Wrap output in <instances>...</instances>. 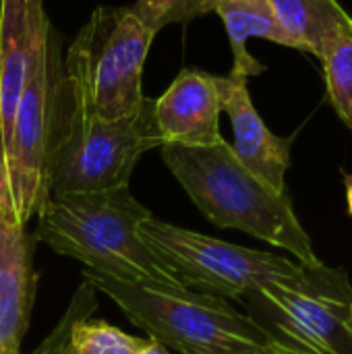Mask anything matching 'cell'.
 I'll use <instances>...</instances> for the list:
<instances>
[{
    "label": "cell",
    "instance_id": "cell-5",
    "mask_svg": "<svg viewBox=\"0 0 352 354\" xmlns=\"http://www.w3.org/2000/svg\"><path fill=\"white\" fill-rule=\"evenodd\" d=\"M154 37L131 6L91 12L62 62V81L87 116L118 120L141 108L143 64Z\"/></svg>",
    "mask_w": 352,
    "mask_h": 354
},
{
    "label": "cell",
    "instance_id": "cell-2",
    "mask_svg": "<svg viewBox=\"0 0 352 354\" xmlns=\"http://www.w3.org/2000/svg\"><path fill=\"white\" fill-rule=\"evenodd\" d=\"M149 216L129 187L50 195L37 209L33 236L54 253L81 261L85 270L124 282L180 286L139 236L137 228Z\"/></svg>",
    "mask_w": 352,
    "mask_h": 354
},
{
    "label": "cell",
    "instance_id": "cell-21",
    "mask_svg": "<svg viewBox=\"0 0 352 354\" xmlns=\"http://www.w3.org/2000/svg\"><path fill=\"white\" fill-rule=\"evenodd\" d=\"M344 187H346V205L352 216V174H344Z\"/></svg>",
    "mask_w": 352,
    "mask_h": 354
},
{
    "label": "cell",
    "instance_id": "cell-22",
    "mask_svg": "<svg viewBox=\"0 0 352 354\" xmlns=\"http://www.w3.org/2000/svg\"><path fill=\"white\" fill-rule=\"evenodd\" d=\"M139 354H168V348L151 340V342H149V346H147L143 353H139Z\"/></svg>",
    "mask_w": 352,
    "mask_h": 354
},
{
    "label": "cell",
    "instance_id": "cell-7",
    "mask_svg": "<svg viewBox=\"0 0 352 354\" xmlns=\"http://www.w3.org/2000/svg\"><path fill=\"white\" fill-rule=\"evenodd\" d=\"M60 68L62 62L56 33L44 10L35 23L29 71L15 112L6 162L15 216L21 226H25L50 197L46 187V166L54 89Z\"/></svg>",
    "mask_w": 352,
    "mask_h": 354
},
{
    "label": "cell",
    "instance_id": "cell-6",
    "mask_svg": "<svg viewBox=\"0 0 352 354\" xmlns=\"http://www.w3.org/2000/svg\"><path fill=\"white\" fill-rule=\"evenodd\" d=\"M137 230L180 286L222 299L251 297L263 282L295 276L303 268L295 259L180 228L154 214Z\"/></svg>",
    "mask_w": 352,
    "mask_h": 354
},
{
    "label": "cell",
    "instance_id": "cell-20",
    "mask_svg": "<svg viewBox=\"0 0 352 354\" xmlns=\"http://www.w3.org/2000/svg\"><path fill=\"white\" fill-rule=\"evenodd\" d=\"M0 216H6V218L17 220L15 205H12V195H10L8 172H6V166L2 162H0Z\"/></svg>",
    "mask_w": 352,
    "mask_h": 354
},
{
    "label": "cell",
    "instance_id": "cell-8",
    "mask_svg": "<svg viewBox=\"0 0 352 354\" xmlns=\"http://www.w3.org/2000/svg\"><path fill=\"white\" fill-rule=\"evenodd\" d=\"M255 297L280 340L317 354H352V284L342 268H301L263 282Z\"/></svg>",
    "mask_w": 352,
    "mask_h": 354
},
{
    "label": "cell",
    "instance_id": "cell-15",
    "mask_svg": "<svg viewBox=\"0 0 352 354\" xmlns=\"http://www.w3.org/2000/svg\"><path fill=\"white\" fill-rule=\"evenodd\" d=\"M319 60L328 100L338 118L352 131V21L326 41Z\"/></svg>",
    "mask_w": 352,
    "mask_h": 354
},
{
    "label": "cell",
    "instance_id": "cell-11",
    "mask_svg": "<svg viewBox=\"0 0 352 354\" xmlns=\"http://www.w3.org/2000/svg\"><path fill=\"white\" fill-rule=\"evenodd\" d=\"M35 236L0 216V354H21L35 301Z\"/></svg>",
    "mask_w": 352,
    "mask_h": 354
},
{
    "label": "cell",
    "instance_id": "cell-13",
    "mask_svg": "<svg viewBox=\"0 0 352 354\" xmlns=\"http://www.w3.org/2000/svg\"><path fill=\"white\" fill-rule=\"evenodd\" d=\"M210 12H216L226 27L232 48L230 75L249 79L266 71V64L247 50L251 37H261L297 50V44L284 31L268 0H210Z\"/></svg>",
    "mask_w": 352,
    "mask_h": 354
},
{
    "label": "cell",
    "instance_id": "cell-9",
    "mask_svg": "<svg viewBox=\"0 0 352 354\" xmlns=\"http://www.w3.org/2000/svg\"><path fill=\"white\" fill-rule=\"evenodd\" d=\"M224 75L201 68H183L170 87L154 100V116L162 145L189 147L222 141L220 116L224 112Z\"/></svg>",
    "mask_w": 352,
    "mask_h": 354
},
{
    "label": "cell",
    "instance_id": "cell-23",
    "mask_svg": "<svg viewBox=\"0 0 352 354\" xmlns=\"http://www.w3.org/2000/svg\"><path fill=\"white\" fill-rule=\"evenodd\" d=\"M351 334H352V311H351Z\"/></svg>",
    "mask_w": 352,
    "mask_h": 354
},
{
    "label": "cell",
    "instance_id": "cell-4",
    "mask_svg": "<svg viewBox=\"0 0 352 354\" xmlns=\"http://www.w3.org/2000/svg\"><path fill=\"white\" fill-rule=\"evenodd\" d=\"M83 280L106 295L147 338L180 354H234L274 338L266 326L216 295L124 282L91 270L83 272Z\"/></svg>",
    "mask_w": 352,
    "mask_h": 354
},
{
    "label": "cell",
    "instance_id": "cell-10",
    "mask_svg": "<svg viewBox=\"0 0 352 354\" xmlns=\"http://www.w3.org/2000/svg\"><path fill=\"white\" fill-rule=\"evenodd\" d=\"M245 77L224 75V112L230 118L234 143H230L234 156L268 187L278 193H286V172L290 168V149L295 137H280L259 116L253 106Z\"/></svg>",
    "mask_w": 352,
    "mask_h": 354
},
{
    "label": "cell",
    "instance_id": "cell-18",
    "mask_svg": "<svg viewBox=\"0 0 352 354\" xmlns=\"http://www.w3.org/2000/svg\"><path fill=\"white\" fill-rule=\"evenodd\" d=\"M95 309H98V290L87 280H83L77 286V290L73 292L62 317L56 322L52 332L37 344V348L33 353L29 354H62L73 324L79 322V319L91 317V313Z\"/></svg>",
    "mask_w": 352,
    "mask_h": 354
},
{
    "label": "cell",
    "instance_id": "cell-17",
    "mask_svg": "<svg viewBox=\"0 0 352 354\" xmlns=\"http://www.w3.org/2000/svg\"><path fill=\"white\" fill-rule=\"evenodd\" d=\"M131 10L154 33L172 23H189L210 15V0H137Z\"/></svg>",
    "mask_w": 352,
    "mask_h": 354
},
{
    "label": "cell",
    "instance_id": "cell-19",
    "mask_svg": "<svg viewBox=\"0 0 352 354\" xmlns=\"http://www.w3.org/2000/svg\"><path fill=\"white\" fill-rule=\"evenodd\" d=\"M234 354H317L311 353V351H305V348H299L290 342H284L280 338H272L268 340L266 344H259V346H253V348H247V351H241V353Z\"/></svg>",
    "mask_w": 352,
    "mask_h": 354
},
{
    "label": "cell",
    "instance_id": "cell-3",
    "mask_svg": "<svg viewBox=\"0 0 352 354\" xmlns=\"http://www.w3.org/2000/svg\"><path fill=\"white\" fill-rule=\"evenodd\" d=\"M162 147L154 116V100L118 120L87 116L62 81L54 89L50 147L46 166L48 195H75L127 189L137 162L149 149Z\"/></svg>",
    "mask_w": 352,
    "mask_h": 354
},
{
    "label": "cell",
    "instance_id": "cell-16",
    "mask_svg": "<svg viewBox=\"0 0 352 354\" xmlns=\"http://www.w3.org/2000/svg\"><path fill=\"white\" fill-rule=\"evenodd\" d=\"M151 338H137L102 319H79L73 324L62 354H139Z\"/></svg>",
    "mask_w": 352,
    "mask_h": 354
},
{
    "label": "cell",
    "instance_id": "cell-12",
    "mask_svg": "<svg viewBox=\"0 0 352 354\" xmlns=\"http://www.w3.org/2000/svg\"><path fill=\"white\" fill-rule=\"evenodd\" d=\"M41 12L44 0H0V162L4 166Z\"/></svg>",
    "mask_w": 352,
    "mask_h": 354
},
{
    "label": "cell",
    "instance_id": "cell-14",
    "mask_svg": "<svg viewBox=\"0 0 352 354\" xmlns=\"http://www.w3.org/2000/svg\"><path fill=\"white\" fill-rule=\"evenodd\" d=\"M284 27L297 44V50L319 58L326 41L352 17L338 0H268Z\"/></svg>",
    "mask_w": 352,
    "mask_h": 354
},
{
    "label": "cell",
    "instance_id": "cell-1",
    "mask_svg": "<svg viewBox=\"0 0 352 354\" xmlns=\"http://www.w3.org/2000/svg\"><path fill=\"white\" fill-rule=\"evenodd\" d=\"M160 149L166 168L214 226L270 243L305 268L322 266L290 197L257 178L226 139L201 147L166 143Z\"/></svg>",
    "mask_w": 352,
    "mask_h": 354
}]
</instances>
